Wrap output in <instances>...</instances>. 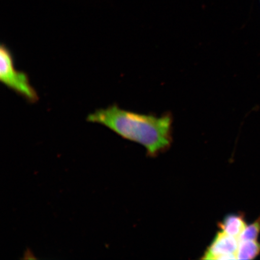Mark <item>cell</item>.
Instances as JSON below:
<instances>
[{"instance_id":"1","label":"cell","mask_w":260,"mask_h":260,"mask_svg":"<svg viewBox=\"0 0 260 260\" xmlns=\"http://www.w3.org/2000/svg\"><path fill=\"white\" fill-rule=\"evenodd\" d=\"M87 121L105 126L121 138L142 145L151 157L168 151L173 141L170 113L161 116L146 115L114 105L90 114Z\"/></svg>"},{"instance_id":"2","label":"cell","mask_w":260,"mask_h":260,"mask_svg":"<svg viewBox=\"0 0 260 260\" xmlns=\"http://www.w3.org/2000/svg\"><path fill=\"white\" fill-rule=\"evenodd\" d=\"M0 80L5 86L31 103L37 102L38 94L28 75L16 70L14 56L4 44L0 47Z\"/></svg>"},{"instance_id":"3","label":"cell","mask_w":260,"mask_h":260,"mask_svg":"<svg viewBox=\"0 0 260 260\" xmlns=\"http://www.w3.org/2000/svg\"><path fill=\"white\" fill-rule=\"evenodd\" d=\"M239 243V238L228 235L220 230L217 233L212 242L208 247L202 259H236Z\"/></svg>"},{"instance_id":"4","label":"cell","mask_w":260,"mask_h":260,"mask_svg":"<svg viewBox=\"0 0 260 260\" xmlns=\"http://www.w3.org/2000/svg\"><path fill=\"white\" fill-rule=\"evenodd\" d=\"M247 225L245 216L241 213L230 214L219 223L220 230L237 238H239Z\"/></svg>"},{"instance_id":"5","label":"cell","mask_w":260,"mask_h":260,"mask_svg":"<svg viewBox=\"0 0 260 260\" xmlns=\"http://www.w3.org/2000/svg\"><path fill=\"white\" fill-rule=\"evenodd\" d=\"M260 254V243L256 240L240 241L237 259H254Z\"/></svg>"},{"instance_id":"6","label":"cell","mask_w":260,"mask_h":260,"mask_svg":"<svg viewBox=\"0 0 260 260\" xmlns=\"http://www.w3.org/2000/svg\"><path fill=\"white\" fill-rule=\"evenodd\" d=\"M260 235V216L254 222L248 225L239 237V241L256 240Z\"/></svg>"}]
</instances>
